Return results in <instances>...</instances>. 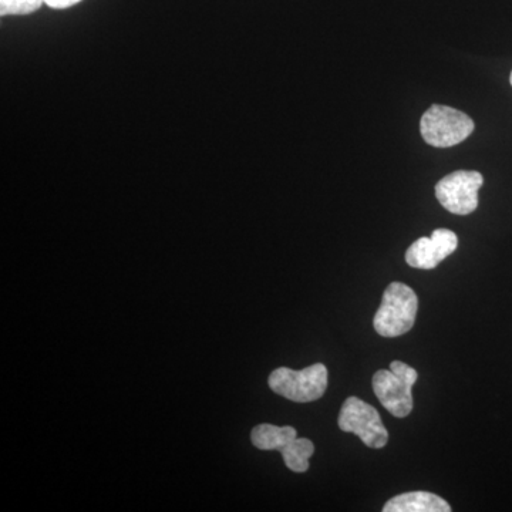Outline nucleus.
<instances>
[{
	"mask_svg": "<svg viewBox=\"0 0 512 512\" xmlns=\"http://www.w3.org/2000/svg\"><path fill=\"white\" fill-rule=\"evenodd\" d=\"M417 311L419 299L413 289L402 282H393L383 293L373 325L383 338H397L412 330Z\"/></svg>",
	"mask_w": 512,
	"mask_h": 512,
	"instance_id": "1",
	"label": "nucleus"
},
{
	"mask_svg": "<svg viewBox=\"0 0 512 512\" xmlns=\"http://www.w3.org/2000/svg\"><path fill=\"white\" fill-rule=\"evenodd\" d=\"M417 379V370L400 360H394L390 363V370H377L373 376V390L387 412L403 419L412 413V389Z\"/></svg>",
	"mask_w": 512,
	"mask_h": 512,
	"instance_id": "2",
	"label": "nucleus"
},
{
	"mask_svg": "<svg viewBox=\"0 0 512 512\" xmlns=\"http://www.w3.org/2000/svg\"><path fill=\"white\" fill-rule=\"evenodd\" d=\"M269 387L274 393L295 403H311L319 400L328 389V369L322 363L292 370L279 367L269 376Z\"/></svg>",
	"mask_w": 512,
	"mask_h": 512,
	"instance_id": "3",
	"label": "nucleus"
},
{
	"mask_svg": "<svg viewBox=\"0 0 512 512\" xmlns=\"http://www.w3.org/2000/svg\"><path fill=\"white\" fill-rule=\"evenodd\" d=\"M421 136L430 146L447 148L463 143L474 131V121L463 111L434 104L420 121Z\"/></svg>",
	"mask_w": 512,
	"mask_h": 512,
	"instance_id": "4",
	"label": "nucleus"
},
{
	"mask_svg": "<svg viewBox=\"0 0 512 512\" xmlns=\"http://www.w3.org/2000/svg\"><path fill=\"white\" fill-rule=\"evenodd\" d=\"M339 427L346 433L356 434L370 448H383L389 441L379 412L359 397L345 400L339 414Z\"/></svg>",
	"mask_w": 512,
	"mask_h": 512,
	"instance_id": "5",
	"label": "nucleus"
},
{
	"mask_svg": "<svg viewBox=\"0 0 512 512\" xmlns=\"http://www.w3.org/2000/svg\"><path fill=\"white\" fill-rule=\"evenodd\" d=\"M483 184V175L477 171H456L436 185V197L451 214L468 215L477 210L478 190Z\"/></svg>",
	"mask_w": 512,
	"mask_h": 512,
	"instance_id": "6",
	"label": "nucleus"
},
{
	"mask_svg": "<svg viewBox=\"0 0 512 512\" xmlns=\"http://www.w3.org/2000/svg\"><path fill=\"white\" fill-rule=\"evenodd\" d=\"M458 247V238L450 229H436L430 238H420L407 249L406 262L412 268L434 269Z\"/></svg>",
	"mask_w": 512,
	"mask_h": 512,
	"instance_id": "7",
	"label": "nucleus"
},
{
	"mask_svg": "<svg viewBox=\"0 0 512 512\" xmlns=\"http://www.w3.org/2000/svg\"><path fill=\"white\" fill-rule=\"evenodd\" d=\"M384 512H450V504L439 495L414 491L397 495L387 501L383 507Z\"/></svg>",
	"mask_w": 512,
	"mask_h": 512,
	"instance_id": "8",
	"label": "nucleus"
},
{
	"mask_svg": "<svg viewBox=\"0 0 512 512\" xmlns=\"http://www.w3.org/2000/svg\"><path fill=\"white\" fill-rule=\"evenodd\" d=\"M298 437L291 426L278 427L274 424H259L251 433L252 444L262 451H281Z\"/></svg>",
	"mask_w": 512,
	"mask_h": 512,
	"instance_id": "9",
	"label": "nucleus"
},
{
	"mask_svg": "<svg viewBox=\"0 0 512 512\" xmlns=\"http://www.w3.org/2000/svg\"><path fill=\"white\" fill-rule=\"evenodd\" d=\"M315 453V446L311 440L298 439L282 448L281 454L284 457L286 467L293 473H305L309 470V458Z\"/></svg>",
	"mask_w": 512,
	"mask_h": 512,
	"instance_id": "10",
	"label": "nucleus"
},
{
	"mask_svg": "<svg viewBox=\"0 0 512 512\" xmlns=\"http://www.w3.org/2000/svg\"><path fill=\"white\" fill-rule=\"evenodd\" d=\"M43 0H0V15L23 16L30 15L42 8Z\"/></svg>",
	"mask_w": 512,
	"mask_h": 512,
	"instance_id": "11",
	"label": "nucleus"
},
{
	"mask_svg": "<svg viewBox=\"0 0 512 512\" xmlns=\"http://www.w3.org/2000/svg\"><path fill=\"white\" fill-rule=\"evenodd\" d=\"M80 2H82V0H43V3L49 6V8L57 10L72 8V6Z\"/></svg>",
	"mask_w": 512,
	"mask_h": 512,
	"instance_id": "12",
	"label": "nucleus"
},
{
	"mask_svg": "<svg viewBox=\"0 0 512 512\" xmlns=\"http://www.w3.org/2000/svg\"><path fill=\"white\" fill-rule=\"evenodd\" d=\"M510 80H511V86H512V72H511V77H510Z\"/></svg>",
	"mask_w": 512,
	"mask_h": 512,
	"instance_id": "13",
	"label": "nucleus"
}]
</instances>
